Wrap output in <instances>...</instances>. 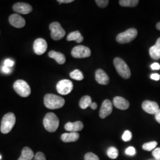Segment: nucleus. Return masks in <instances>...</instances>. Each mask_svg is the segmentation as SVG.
Segmentation results:
<instances>
[{"mask_svg":"<svg viewBox=\"0 0 160 160\" xmlns=\"http://www.w3.org/2000/svg\"><path fill=\"white\" fill-rule=\"evenodd\" d=\"M44 104L48 109H60L65 104V100L62 97L53 94H47L44 97Z\"/></svg>","mask_w":160,"mask_h":160,"instance_id":"f257e3e1","label":"nucleus"},{"mask_svg":"<svg viewBox=\"0 0 160 160\" xmlns=\"http://www.w3.org/2000/svg\"><path fill=\"white\" fill-rule=\"evenodd\" d=\"M43 125L47 131L54 132L57 130L59 120L57 115L53 113H48L43 119Z\"/></svg>","mask_w":160,"mask_h":160,"instance_id":"f03ea898","label":"nucleus"},{"mask_svg":"<svg viewBox=\"0 0 160 160\" xmlns=\"http://www.w3.org/2000/svg\"><path fill=\"white\" fill-rule=\"evenodd\" d=\"M16 116L12 113H8L5 114L1 120V132L7 134L11 131L16 123Z\"/></svg>","mask_w":160,"mask_h":160,"instance_id":"7ed1b4c3","label":"nucleus"},{"mask_svg":"<svg viewBox=\"0 0 160 160\" xmlns=\"http://www.w3.org/2000/svg\"><path fill=\"white\" fill-rule=\"evenodd\" d=\"M114 66L119 75L125 79L129 78L131 77V71L126 62L120 58H116L113 61Z\"/></svg>","mask_w":160,"mask_h":160,"instance_id":"20e7f679","label":"nucleus"},{"mask_svg":"<svg viewBox=\"0 0 160 160\" xmlns=\"http://www.w3.org/2000/svg\"><path fill=\"white\" fill-rule=\"evenodd\" d=\"M13 88L17 94L21 97H28L31 93V89L30 86L24 80H17L14 83Z\"/></svg>","mask_w":160,"mask_h":160,"instance_id":"39448f33","label":"nucleus"},{"mask_svg":"<svg viewBox=\"0 0 160 160\" xmlns=\"http://www.w3.org/2000/svg\"><path fill=\"white\" fill-rule=\"evenodd\" d=\"M137 29L131 28L124 32L120 33L116 37V40L119 43H126L134 40L137 36Z\"/></svg>","mask_w":160,"mask_h":160,"instance_id":"423d86ee","label":"nucleus"},{"mask_svg":"<svg viewBox=\"0 0 160 160\" xmlns=\"http://www.w3.org/2000/svg\"><path fill=\"white\" fill-rule=\"evenodd\" d=\"M52 39L59 40L62 39L65 35V31L58 22H53L49 26Z\"/></svg>","mask_w":160,"mask_h":160,"instance_id":"0eeeda50","label":"nucleus"},{"mask_svg":"<svg viewBox=\"0 0 160 160\" xmlns=\"http://www.w3.org/2000/svg\"><path fill=\"white\" fill-rule=\"evenodd\" d=\"M73 89V84L69 80H61L57 85V92L61 95H67L72 92Z\"/></svg>","mask_w":160,"mask_h":160,"instance_id":"6e6552de","label":"nucleus"},{"mask_svg":"<svg viewBox=\"0 0 160 160\" xmlns=\"http://www.w3.org/2000/svg\"><path fill=\"white\" fill-rule=\"evenodd\" d=\"M72 56L75 58H84L89 57L91 55V50L83 45L74 47L71 51Z\"/></svg>","mask_w":160,"mask_h":160,"instance_id":"1a4fd4ad","label":"nucleus"},{"mask_svg":"<svg viewBox=\"0 0 160 160\" xmlns=\"http://www.w3.org/2000/svg\"><path fill=\"white\" fill-rule=\"evenodd\" d=\"M48 44L46 40L42 38H38L34 41L33 50L34 53L38 55L43 54L47 50Z\"/></svg>","mask_w":160,"mask_h":160,"instance_id":"9d476101","label":"nucleus"},{"mask_svg":"<svg viewBox=\"0 0 160 160\" xmlns=\"http://www.w3.org/2000/svg\"><path fill=\"white\" fill-rule=\"evenodd\" d=\"M112 103H111V102L109 100H105L102 103L101 109L100 110V117L102 119L106 118L107 116H108L112 113Z\"/></svg>","mask_w":160,"mask_h":160,"instance_id":"9b49d317","label":"nucleus"},{"mask_svg":"<svg viewBox=\"0 0 160 160\" xmlns=\"http://www.w3.org/2000/svg\"><path fill=\"white\" fill-rule=\"evenodd\" d=\"M142 108L148 113L155 114L159 110V106L158 104L155 102L145 100L142 104Z\"/></svg>","mask_w":160,"mask_h":160,"instance_id":"f8f14e48","label":"nucleus"},{"mask_svg":"<svg viewBox=\"0 0 160 160\" xmlns=\"http://www.w3.org/2000/svg\"><path fill=\"white\" fill-rule=\"evenodd\" d=\"M12 9L14 11L23 14H29L33 10L32 6L24 2L16 3L12 7Z\"/></svg>","mask_w":160,"mask_h":160,"instance_id":"ddd939ff","label":"nucleus"},{"mask_svg":"<svg viewBox=\"0 0 160 160\" xmlns=\"http://www.w3.org/2000/svg\"><path fill=\"white\" fill-rule=\"evenodd\" d=\"M9 22L16 28H22L26 24L25 20L17 14H13L10 16Z\"/></svg>","mask_w":160,"mask_h":160,"instance_id":"4468645a","label":"nucleus"},{"mask_svg":"<svg viewBox=\"0 0 160 160\" xmlns=\"http://www.w3.org/2000/svg\"><path fill=\"white\" fill-rule=\"evenodd\" d=\"M95 77L96 81L99 84L108 85L109 84V76L102 69H97L95 74Z\"/></svg>","mask_w":160,"mask_h":160,"instance_id":"2eb2a0df","label":"nucleus"},{"mask_svg":"<svg viewBox=\"0 0 160 160\" xmlns=\"http://www.w3.org/2000/svg\"><path fill=\"white\" fill-rule=\"evenodd\" d=\"M113 104L114 106L120 110H126L129 107V102L123 97L117 96L113 98Z\"/></svg>","mask_w":160,"mask_h":160,"instance_id":"dca6fc26","label":"nucleus"},{"mask_svg":"<svg viewBox=\"0 0 160 160\" xmlns=\"http://www.w3.org/2000/svg\"><path fill=\"white\" fill-rule=\"evenodd\" d=\"M84 128L83 123L80 121L75 122H68L65 125V129L70 132H77L81 131Z\"/></svg>","mask_w":160,"mask_h":160,"instance_id":"f3484780","label":"nucleus"},{"mask_svg":"<svg viewBox=\"0 0 160 160\" xmlns=\"http://www.w3.org/2000/svg\"><path fill=\"white\" fill-rule=\"evenodd\" d=\"M149 53L150 57L153 59H160V38L157 39L155 45L150 48Z\"/></svg>","mask_w":160,"mask_h":160,"instance_id":"a211bd4d","label":"nucleus"},{"mask_svg":"<svg viewBox=\"0 0 160 160\" xmlns=\"http://www.w3.org/2000/svg\"><path fill=\"white\" fill-rule=\"evenodd\" d=\"M80 135L78 132L65 133L61 135V140L64 142H73L78 140Z\"/></svg>","mask_w":160,"mask_h":160,"instance_id":"6ab92c4d","label":"nucleus"},{"mask_svg":"<svg viewBox=\"0 0 160 160\" xmlns=\"http://www.w3.org/2000/svg\"><path fill=\"white\" fill-rule=\"evenodd\" d=\"M49 57L54 59L59 64H63L66 61V58L63 53L59 52L51 51L49 52Z\"/></svg>","mask_w":160,"mask_h":160,"instance_id":"aec40b11","label":"nucleus"},{"mask_svg":"<svg viewBox=\"0 0 160 160\" xmlns=\"http://www.w3.org/2000/svg\"><path fill=\"white\" fill-rule=\"evenodd\" d=\"M34 155L33 151L29 147H24L22 149V154L18 160H32L34 158Z\"/></svg>","mask_w":160,"mask_h":160,"instance_id":"412c9836","label":"nucleus"},{"mask_svg":"<svg viewBox=\"0 0 160 160\" xmlns=\"http://www.w3.org/2000/svg\"><path fill=\"white\" fill-rule=\"evenodd\" d=\"M67 39L68 41H72L74 40L77 43H80L81 42H82L84 40V38L82 37V36L80 33L79 31H75L73 32L70 33L67 36Z\"/></svg>","mask_w":160,"mask_h":160,"instance_id":"4be33fe9","label":"nucleus"},{"mask_svg":"<svg viewBox=\"0 0 160 160\" xmlns=\"http://www.w3.org/2000/svg\"><path fill=\"white\" fill-rule=\"evenodd\" d=\"M92 103V98L88 96H85L80 99L79 104L81 109H86L88 107H90Z\"/></svg>","mask_w":160,"mask_h":160,"instance_id":"5701e85b","label":"nucleus"},{"mask_svg":"<svg viewBox=\"0 0 160 160\" xmlns=\"http://www.w3.org/2000/svg\"><path fill=\"white\" fill-rule=\"evenodd\" d=\"M119 4L123 7H135L138 5L139 1L138 0H120Z\"/></svg>","mask_w":160,"mask_h":160,"instance_id":"b1692460","label":"nucleus"},{"mask_svg":"<svg viewBox=\"0 0 160 160\" xmlns=\"http://www.w3.org/2000/svg\"><path fill=\"white\" fill-rule=\"evenodd\" d=\"M70 77L74 80L77 81H81L84 79V76L82 73L78 69H75L70 73Z\"/></svg>","mask_w":160,"mask_h":160,"instance_id":"393cba45","label":"nucleus"},{"mask_svg":"<svg viewBox=\"0 0 160 160\" xmlns=\"http://www.w3.org/2000/svg\"><path fill=\"white\" fill-rule=\"evenodd\" d=\"M157 142L156 141H151V142H149L147 143H144L142 145V148L145 151H151L152 150H154L155 147L157 145Z\"/></svg>","mask_w":160,"mask_h":160,"instance_id":"a878e982","label":"nucleus"},{"mask_svg":"<svg viewBox=\"0 0 160 160\" xmlns=\"http://www.w3.org/2000/svg\"><path fill=\"white\" fill-rule=\"evenodd\" d=\"M118 150L115 147H112L108 150V155L111 159H116L118 157Z\"/></svg>","mask_w":160,"mask_h":160,"instance_id":"bb28decb","label":"nucleus"},{"mask_svg":"<svg viewBox=\"0 0 160 160\" xmlns=\"http://www.w3.org/2000/svg\"><path fill=\"white\" fill-rule=\"evenodd\" d=\"M132 138V134L131 132L127 130L123 133L122 138L123 141L128 142V141H129L131 140Z\"/></svg>","mask_w":160,"mask_h":160,"instance_id":"cd10ccee","label":"nucleus"},{"mask_svg":"<svg viewBox=\"0 0 160 160\" xmlns=\"http://www.w3.org/2000/svg\"><path fill=\"white\" fill-rule=\"evenodd\" d=\"M84 160H100L98 157L92 152H88L84 156Z\"/></svg>","mask_w":160,"mask_h":160,"instance_id":"c85d7f7f","label":"nucleus"},{"mask_svg":"<svg viewBox=\"0 0 160 160\" xmlns=\"http://www.w3.org/2000/svg\"><path fill=\"white\" fill-rule=\"evenodd\" d=\"M96 2L98 7L101 8H104L108 5L109 1L108 0H96Z\"/></svg>","mask_w":160,"mask_h":160,"instance_id":"c756f323","label":"nucleus"},{"mask_svg":"<svg viewBox=\"0 0 160 160\" xmlns=\"http://www.w3.org/2000/svg\"><path fill=\"white\" fill-rule=\"evenodd\" d=\"M33 160H46V157L45 154L42 152H38L34 155Z\"/></svg>","mask_w":160,"mask_h":160,"instance_id":"7c9ffc66","label":"nucleus"},{"mask_svg":"<svg viewBox=\"0 0 160 160\" xmlns=\"http://www.w3.org/2000/svg\"><path fill=\"white\" fill-rule=\"evenodd\" d=\"M155 160H160V148H155L152 152Z\"/></svg>","mask_w":160,"mask_h":160,"instance_id":"2f4dec72","label":"nucleus"},{"mask_svg":"<svg viewBox=\"0 0 160 160\" xmlns=\"http://www.w3.org/2000/svg\"><path fill=\"white\" fill-rule=\"evenodd\" d=\"M125 154L128 155L133 156L136 154V149L133 147H129L126 149L125 151Z\"/></svg>","mask_w":160,"mask_h":160,"instance_id":"473e14b6","label":"nucleus"},{"mask_svg":"<svg viewBox=\"0 0 160 160\" xmlns=\"http://www.w3.org/2000/svg\"><path fill=\"white\" fill-rule=\"evenodd\" d=\"M14 62L10 59H7L4 61V65L11 68L14 65Z\"/></svg>","mask_w":160,"mask_h":160,"instance_id":"72a5a7b5","label":"nucleus"},{"mask_svg":"<svg viewBox=\"0 0 160 160\" xmlns=\"http://www.w3.org/2000/svg\"><path fill=\"white\" fill-rule=\"evenodd\" d=\"M2 70L6 74H10L11 72V71H12V68L9 67H7V66H6V65H4L2 67Z\"/></svg>","mask_w":160,"mask_h":160,"instance_id":"f704fd0d","label":"nucleus"},{"mask_svg":"<svg viewBox=\"0 0 160 160\" xmlns=\"http://www.w3.org/2000/svg\"><path fill=\"white\" fill-rule=\"evenodd\" d=\"M151 78L152 80H155V81H158L160 79V75L157 74V73L152 74L151 75Z\"/></svg>","mask_w":160,"mask_h":160,"instance_id":"c9c22d12","label":"nucleus"},{"mask_svg":"<svg viewBox=\"0 0 160 160\" xmlns=\"http://www.w3.org/2000/svg\"><path fill=\"white\" fill-rule=\"evenodd\" d=\"M151 68L153 70H159L160 69V65L158 63H152L151 65Z\"/></svg>","mask_w":160,"mask_h":160,"instance_id":"e433bc0d","label":"nucleus"},{"mask_svg":"<svg viewBox=\"0 0 160 160\" xmlns=\"http://www.w3.org/2000/svg\"><path fill=\"white\" fill-rule=\"evenodd\" d=\"M155 120L160 124V109H159V110L157 111V112L155 114Z\"/></svg>","mask_w":160,"mask_h":160,"instance_id":"4c0bfd02","label":"nucleus"},{"mask_svg":"<svg viewBox=\"0 0 160 160\" xmlns=\"http://www.w3.org/2000/svg\"><path fill=\"white\" fill-rule=\"evenodd\" d=\"M58 2L59 3V4H61V3H70V2H72L74 1V0H58Z\"/></svg>","mask_w":160,"mask_h":160,"instance_id":"58836bf2","label":"nucleus"},{"mask_svg":"<svg viewBox=\"0 0 160 160\" xmlns=\"http://www.w3.org/2000/svg\"><path fill=\"white\" fill-rule=\"evenodd\" d=\"M90 108H92V110H96L97 108V104L96 103H92Z\"/></svg>","mask_w":160,"mask_h":160,"instance_id":"ea45409f","label":"nucleus"},{"mask_svg":"<svg viewBox=\"0 0 160 160\" xmlns=\"http://www.w3.org/2000/svg\"><path fill=\"white\" fill-rule=\"evenodd\" d=\"M156 28L158 29V30H160V23H158L157 24V25H156Z\"/></svg>","mask_w":160,"mask_h":160,"instance_id":"a19ab883","label":"nucleus"},{"mask_svg":"<svg viewBox=\"0 0 160 160\" xmlns=\"http://www.w3.org/2000/svg\"><path fill=\"white\" fill-rule=\"evenodd\" d=\"M1 155H0V160H1Z\"/></svg>","mask_w":160,"mask_h":160,"instance_id":"79ce46f5","label":"nucleus"},{"mask_svg":"<svg viewBox=\"0 0 160 160\" xmlns=\"http://www.w3.org/2000/svg\"></svg>","mask_w":160,"mask_h":160,"instance_id":"37998d69","label":"nucleus"}]
</instances>
